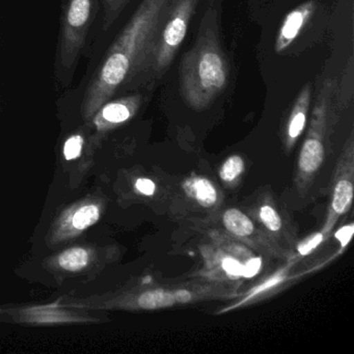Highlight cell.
I'll use <instances>...</instances> for the list:
<instances>
[{"label": "cell", "mask_w": 354, "mask_h": 354, "mask_svg": "<svg viewBox=\"0 0 354 354\" xmlns=\"http://www.w3.org/2000/svg\"><path fill=\"white\" fill-rule=\"evenodd\" d=\"M99 0H68L62 17L57 63L65 72L73 69L96 19Z\"/></svg>", "instance_id": "cell-5"}, {"label": "cell", "mask_w": 354, "mask_h": 354, "mask_svg": "<svg viewBox=\"0 0 354 354\" xmlns=\"http://www.w3.org/2000/svg\"><path fill=\"white\" fill-rule=\"evenodd\" d=\"M142 103L140 94H130L113 101L103 103L95 113V123L99 129L120 125L131 119Z\"/></svg>", "instance_id": "cell-7"}, {"label": "cell", "mask_w": 354, "mask_h": 354, "mask_svg": "<svg viewBox=\"0 0 354 354\" xmlns=\"http://www.w3.org/2000/svg\"><path fill=\"white\" fill-rule=\"evenodd\" d=\"M335 88V80L327 78L315 102L310 128L298 158L297 184L302 194H306L324 162L325 146L335 118L333 111Z\"/></svg>", "instance_id": "cell-3"}, {"label": "cell", "mask_w": 354, "mask_h": 354, "mask_svg": "<svg viewBox=\"0 0 354 354\" xmlns=\"http://www.w3.org/2000/svg\"><path fill=\"white\" fill-rule=\"evenodd\" d=\"M82 146H84V138L80 136H73L66 142L65 148H64V154H65L67 160H73L78 158L82 153Z\"/></svg>", "instance_id": "cell-20"}, {"label": "cell", "mask_w": 354, "mask_h": 354, "mask_svg": "<svg viewBox=\"0 0 354 354\" xmlns=\"http://www.w3.org/2000/svg\"><path fill=\"white\" fill-rule=\"evenodd\" d=\"M223 223L225 229L235 237L246 239L254 235L256 227L252 219L244 214L239 209H227L223 215Z\"/></svg>", "instance_id": "cell-10"}, {"label": "cell", "mask_w": 354, "mask_h": 354, "mask_svg": "<svg viewBox=\"0 0 354 354\" xmlns=\"http://www.w3.org/2000/svg\"><path fill=\"white\" fill-rule=\"evenodd\" d=\"M88 254L84 248H74L59 254V264L69 271H80L88 265Z\"/></svg>", "instance_id": "cell-13"}, {"label": "cell", "mask_w": 354, "mask_h": 354, "mask_svg": "<svg viewBox=\"0 0 354 354\" xmlns=\"http://www.w3.org/2000/svg\"><path fill=\"white\" fill-rule=\"evenodd\" d=\"M131 0H103V30H109Z\"/></svg>", "instance_id": "cell-14"}, {"label": "cell", "mask_w": 354, "mask_h": 354, "mask_svg": "<svg viewBox=\"0 0 354 354\" xmlns=\"http://www.w3.org/2000/svg\"><path fill=\"white\" fill-rule=\"evenodd\" d=\"M99 217H100V210L98 207L95 205H88L76 211L72 218V223L76 229L84 230L96 223Z\"/></svg>", "instance_id": "cell-15"}, {"label": "cell", "mask_w": 354, "mask_h": 354, "mask_svg": "<svg viewBox=\"0 0 354 354\" xmlns=\"http://www.w3.org/2000/svg\"><path fill=\"white\" fill-rule=\"evenodd\" d=\"M353 198V136L345 145L333 178L331 198L326 221L322 227L325 238H328L339 217L349 211Z\"/></svg>", "instance_id": "cell-6"}, {"label": "cell", "mask_w": 354, "mask_h": 354, "mask_svg": "<svg viewBox=\"0 0 354 354\" xmlns=\"http://www.w3.org/2000/svg\"><path fill=\"white\" fill-rule=\"evenodd\" d=\"M317 9L316 0H308L292 10L281 24L275 40V53H281L294 42L304 26L314 15Z\"/></svg>", "instance_id": "cell-8"}, {"label": "cell", "mask_w": 354, "mask_h": 354, "mask_svg": "<svg viewBox=\"0 0 354 354\" xmlns=\"http://www.w3.org/2000/svg\"><path fill=\"white\" fill-rule=\"evenodd\" d=\"M175 289L154 288L147 290L138 298V306L144 310H158V308H169L177 304Z\"/></svg>", "instance_id": "cell-11"}, {"label": "cell", "mask_w": 354, "mask_h": 354, "mask_svg": "<svg viewBox=\"0 0 354 354\" xmlns=\"http://www.w3.org/2000/svg\"><path fill=\"white\" fill-rule=\"evenodd\" d=\"M262 267V259L259 257L248 259L243 264V277L244 279H252L254 275L258 274L259 271Z\"/></svg>", "instance_id": "cell-21"}, {"label": "cell", "mask_w": 354, "mask_h": 354, "mask_svg": "<svg viewBox=\"0 0 354 354\" xmlns=\"http://www.w3.org/2000/svg\"><path fill=\"white\" fill-rule=\"evenodd\" d=\"M261 223L271 233H279L283 230V221L274 207L271 205H263L259 210Z\"/></svg>", "instance_id": "cell-16"}, {"label": "cell", "mask_w": 354, "mask_h": 354, "mask_svg": "<svg viewBox=\"0 0 354 354\" xmlns=\"http://www.w3.org/2000/svg\"><path fill=\"white\" fill-rule=\"evenodd\" d=\"M186 189L202 207L214 206L218 200L216 187L206 178L196 177L187 182Z\"/></svg>", "instance_id": "cell-12"}, {"label": "cell", "mask_w": 354, "mask_h": 354, "mask_svg": "<svg viewBox=\"0 0 354 354\" xmlns=\"http://www.w3.org/2000/svg\"><path fill=\"white\" fill-rule=\"evenodd\" d=\"M325 239H326V238H325L324 234H323L322 232L315 233L314 235L306 238V239L302 240L300 243H298V254H301V256H308L317 246L320 245Z\"/></svg>", "instance_id": "cell-19"}, {"label": "cell", "mask_w": 354, "mask_h": 354, "mask_svg": "<svg viewBox=\"0 0 354 354\" xmlns=\"http://www.w3.org/2000/svg\"><path fill=\"white\" fill-rule=\"evenodd\" d=\"M136 189L144 194V196H151L156 192V185L152 180L147 179V178H140L136 181Z\"/></svg>", "instance_id": "cell-23"}, {"label": "cell", "mask_w": 354, "mask_h": 354, "mask_svg": "<svg viewBox=\"0 0 354 354\" xmlns=\"http://www.w3.org/2000/svg\"><path fill=\"white\" fill-rule=\"evenodd\" d=\"M221 267L223 272L234 279L243 277V263L238 261L233 257H225L221 262Z\"/></svg>", "instance_id": "cell-18"}, {"label": "cell", "mask_w": 354, "mask_h": 354, "mask_svg": "<svg viewBox=\"0 0 354 354\" xmlns=\"http://www.w3.org/2000/svg\"><path fill=\"white\" fill-rule=\"evenodd\" d=\"M353 223H350V225H345V227H342L341 229L335 234V238H337L339 243H341L342 250H344V248L348 245V243H349L352 235H353Z\"/></svg>", "instance_id": "cell-22"}, {"label": "cell", "mask_w": 354, "mask_h": 354, "mask_svg": "<svg viewBox=\"0 0 354 354\" xmlns=\"http://www.w3.org/2000/svg\"><path fill=\"white\" fill-rule=\"evenodd\" d=\"M179 73L182 97L194 111L207 109L227 86L229 63L221 48L215 9L203 16L198 39L182 57Z\"/></svg>", "instance_id": "cell-2"}, {"label": "cell", "mask_w": 354, "mask_h": 354, "mask_svg": "<svg viewBox=\"0 0 354 354\" xmlns=\"http://www.w3.org/2000/svg\"><path fill=\"white\" fill-rule=\"evenodd\" d=\"M243 171V159L238 155H233L223 162L219 171V177L225 182H233L240 177Z\"/></svg>", "instance_id": "cell-17"}, {"label": "cell", "mask_w": 354, "mask_h": 354, "mask_svg": "<svg viewBox=\"0 0 354 354\" xmlns=\"http://www.w3.org/2000/svg\"><path fill=\"white\" fill-rule=\"evenodd\" d=\"M173 0H142L88 82L82 111L91 117L119 91L140 88Z\"/></svg>", "instance_id": "cell-1"}, {"label": "cell", "mask_w": 354, "mask_h": 354, "mask_svg": "<svg viewBox=\"0 0 354 354\" xmlns=\"http://www.w3.org/2000/svg\"><path fill=\"white\" fill-rule=\"evenodd\" d=\"M201 0H173L153 48L140 86L165 76L183 44Z\"/></svg>", "instance_id": "cell-4"}, {"label": "cell", "mask_w": 354, "mask_h": 354, "mask_svg": "<svg viewBox=\"0 0 354 354\" xmlns=\"http://www.w3.org/2000/svg\"><path fill=\"white\" fill-rule=\"evenodd\" d=\"M312 101V86L306 84L300 91L292 107L286 126V146L292 148L306 128L308 111Z\"/></svg>", "instance_id": "cell-9"}]
</instances>
